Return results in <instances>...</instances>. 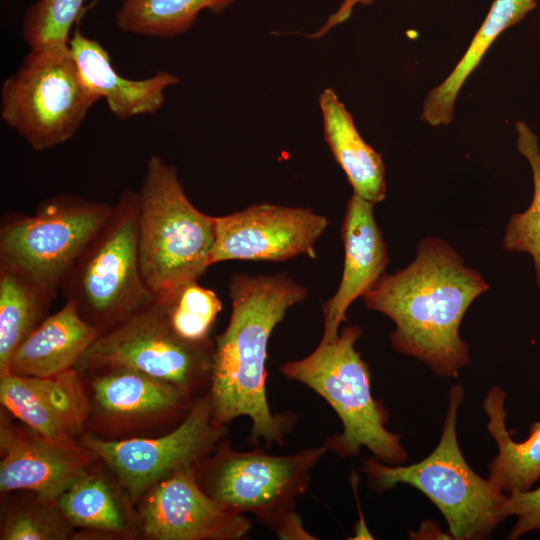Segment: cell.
I'll use <instances>...</instances> for the list:
<instances>
[{
  "label": "cell",
  "mask_w": 540,
  "mask_h": 540,
  "mask_svg": "<svg viewBox=\"0 0 540 540\" xmlns=\"http://www.w3.org/2000/svg\"><path fill=\"white\" fill-rule=\"evenodd\" d=\"M232 312L217 336L209 385L214 421L226 426L248 417L251 444L283 445L295 416L275 414L266 395V360L270 336L307 290L285 273L268 276L234 274L228 283Z\"/></svg>",
  "instance_id": "2"
},
{
  "label": "cell",
  "mask_w": 540,
  "mask_h": 540,
  "mask_svg": "<svg viewBox=\"0 0 540 540\" xmlns=\"http://www.w3.org/2000/svg\"><path fill=\"white\" fill-rule=\"evenodd\" d=\"M60 290L101 333L155 298L140 267L136 191L122 190L106 222L65 274Z\"/></svg>",
  "instance_id": "6"
},
{
  "label": "cell",
  "mask_w": 540,
  "mask_h": 540,
  "mask_svg": "<svg viewBox=\"0 0 540 540\" xmlns=\"http://www.w3.org/2000/svg\"><path fill=\"white\" fill-rule=\"evenodd\" d=\"M536 7V0H494L463 57L445 80L426 96L422 120L431 126L448 125L453 119L454 105L461 88L487 50L501 33L521 22Z\"/></svg>",
  "instance_id": "21"
},
{
  "label": "cell",
  "mask_w": 540,
  "mask_h": 540,
  "mask_svg": "<svg viewBox=\"0 0 540 540\" xmlns=\"http://www.w3.org/2000/svg\"><path fill=\"white\" fill-rule=\"evenodd\" d=\"M69 48L84 81L120 120L156 113L165 101V90L180 82L177 75L166 71L142 80L120 76L104 47L78 28L70 37Z\"/></svg>",
  "instance_id": "17"
},
{
  "label": "cell",
  "mask_w": 540,
  "mask_h": 540,
  "mask_svg": "<svg viewBox=\"0 0 540 540\" xmlns=\"http://www.w3.org/2000/svg\"><path fill=\"white\" fill-rule=\"evenodd\" d=\"M328 219L311 209L269 203L214 216L211 263L231 260L286 261L314 256V245Z\"/></svg>",
  "instance_id": "12"
},
{
  "label": "cell",
  "mask_w": 540,
  "mask_h": 540,
  "mask_svg": "<svg viewBox=\"0 0 540 540\" xmlns=\"http://www.w3.org/2000/svg\"><path fill=\"white\" fill-rule=\"evenodd\" d=\"M518 151L528 161L533 177V196L527 209L513 214L503 236V248L531 256L540 292V145L535 132L523 121L515 123Z\"/></svg>",
  "instance_id": "26"
},
{
  "label": "cell",
  "mask_w": 540,
  "mask_h": 540,
  "mask_svg": "<svg viewBox=\"0 0 540 540\" xmlns=\"http://www.w3.org/2000/svg\"><path fill=\"white\" fill-rule=\"evenodd\" d=\"M95 373L91 388L99 412L107 418L134 421L188 412L195 401L179 387L141 371L109 366Z\"/></svg>",
  "instance_id": "19"
},
{
  "label": "cell",
  "mask_w": 540,
  "mask_h": 540,
  "mask_svg": "<svg viewBox=\"0 0 540 540\" xmlns=\"http://www.w3.org/2000/svg\"><path fill=\"white\" fill-rule=\"evenodd\" d=\"M358 326H346L333 340H322L308 356L284 363L281 373L320 395L336 412L342 433L324 445L339 457H353L367 448L379 461L403 464L408 456L401 437L386 428L388 412L371 392L370 371L355 343Z\"/></svg>",
  "instance_id": "4"
},
{
  "label": "cell",
  "mask_w": 540,
  "mask_h": 540,
  "mask_svg": "<svg viewBox=\"0 0 540 540\" xmlns=\"http://www.w3.org/2000/svg\"><path fill=\"white\" fill-rule=\"evenodd\" d=\"M84 0H38L25 12L23 37L30 49L65 46Z\"/></svg>",
  "instance_id": "28"
},
{
  "label": "cell",
  "mask_w": 540,
  "mask_h": 540,
  "mask_svg": "<svg viewBox=\"0 0 540 540\" xmlns=\"http://www.w3.org/2000/svg\"><path fill=\"white\" fill-rule=\"evenodd\" d=\"M101 97L84 81L69 44L30 49L1 87V117L36 151L79 129Z\"/></svg>",
  "instance_id": "7"
},
{
  "label": "cell",
  "mask_w": 540,
  "mask_h": 540,
  "mask_svg": "<svg viewBox=\"0 0 540 540\" xmlns=\"http://www.w3.org/2000/svg\"><path fill=\"white\" fill-rule=\"evenodd\" d=\"M158 300L178 336L193 343L211 341L210 330L222 310V302L213 290L192 281Z\"/></svg>",
  "instance_id": "27"
},
{
  "label": "cell",
  "mask_w": 540,
  "mask_h": 540,
  "mask_svg": "<svg viewBox=\"0 0 540 540\" xmlns=\"http://www.w3.org/2000/svg\"><path fill=\"white\" fill-rule=\"evenodd\" d=\"M235 0H123L116 24L124 32L169 38L190 29L198 14L220 13Z\"/></svg>",
  "instance_id": "24"
},
{
  "label": "cell",
  "mask_w": 540,
  "mask_h": 540,
  "mask_svg": "<svg viewBox=\"0 0 540 540\" xmlns=\"http://www.w3.org/2000/svg\"><path fill=\"white\" fill-rule=\"evenodd\" d=\"M505 514L507 517L510 515L516 517V522L508 535L510 540L518 539L534 530L540 531V487L508 493Z\"/></svg>",
  "instance_id": "30"
},
{
  "label": "cell",
  "mask_w": 540,
  "mask_h": 540,
  "mask_svg": "<svg viewBox=\"0 0 540 540\" xmlns=\"http://www.w3.org/2000/svg\"><path fill=\"white\" fill-rule=\"evenodd\" d=\"M214 342L193 343L171 327L163 304L154 298L102 332L75 368L90 372L124 366L167 381L189 395L210 385Z\"/></svg>",
  "instance_id": "10"
},
{
  "label": "cell",
  "mask_w": 540,
  "mask_h": 540,
  "mask_svg": "<svg viewBox=\"0 0 540 540\" xmlns=\"http://www.w3.org/2000/svg\"><path fill=\"white\" fill-rule=\"evenodd\" d=\"M506 393L493 386L483 409L488 416L487 430L498 446L497 456L488 464L489 480L505 494L532 488L540 478V421L533 423L529 436L514 441L506 429Z\"/></svg>",
  "instance_id": "22"
},
{
  "label": "cell",
  "mask_w": 540,
  "mask_h": 540,
  "mask_svg": "<svg viewBox=\"0 0 540 540\" xmlns=\"http://www.w3.org/2000/svg\"><path fill=\"white\" fill-rule=\"evenodd\" d=\"M56 504L71 526L118 533L125 530V508L109 482L86 473L68 488Z\"/></svg>",
  "instance_id": "25"
},
{
  "label": "cell",
  "mask_w": 540,
  "mask_h": 540,
  "mask_svg": "<svg viewBox=\"0 0 540 540\" xmlns=\"http://www.w3.org/2000/svg\"><path fill=\"white\" fill-rule=\"evenodd\" d=\"M325 445L289 455L267 454L260 449L240 452L220 445L194 465L201 488L226 508L251 513L270 527L294 510L305 494L310 472L327 452Z\"/></svg>",
  "instance_id": "9"
},
{
  "label": "cell",
  "mask_w": 540,
  "mask_h": 540,
  "mask_svg": "<svg viewBox=\"0 0 540 540\" xmlns=\"http://www.w3.org/2000/svg\"><path fill=\"white\" fill-rule=\"evenodd\" d=\"M100 334L73 302L66 301L16 348L4 374L49 377L75 368Z\"/></svg>",
  "instance_id": "18"
},
{
  "label": "cell",
  "mask_w": 540,
  "mask_h": 540,
  "mask_svg": "<svg viewBox=\"0 0 540 540\" xmlns=\"http://www.w3.org/2000/svg\"><path fill=\"white\" fill-rule=\"evenodd\" d=\"M489 287L446 241L426 237L415 259L382 275L363 300L367 309L394 322L389 338L395 351L424 362L438 376L456 377L470 363L459 334L462 319Z\"/></svg>",
  "instance_id": "1"
},
{
  "label": "cell",
  "mask_w": 540,
  "mask_h": 540,
  "mask_svg": "<svg viewBox=\"0 0 540 540\" xmlns=\"http://www.w3.org/2000/svg\"><path fill=\"white\" fill-rule=\"evenodd\" d=\"M463 396L462 385L454 384L441 438L426 458L410 465H389L369 458L361 470L369 486L380 493L401 483L417 488L443 514L453 539L479 540L489 537L507 518V494L474 472L463 457L456 430Z\"/></svg>",
  "instance_id": "5"
},
{
  "label": "cell",
  "mask_w": 540,
  "mask_h": 540,
  "mask_svg": "<svg viewBox=\"0 0 540 540\" xmlns=\"http://www.w3.org/2000/svg\"><path fill=\"white\" fill-rule=\"evenodd\" d=\"M55 297L16 269L0 264V375L16 348L48 316Z\"/></svg>",
  "instance_id": "23"
},
{
  "label": "cell",
  "mask_w": 540,
  "mask_h": 540,
  "mask_svg": "<svg viewBox=\"0 0 540 540\" xmlns=\"http://www.w3.org/2000/svg\"><path fill=\"white\" fill-rule=\"evenodd\" d=\"M269 528L273 530L280 539H316V537L305 530L302 519L295 510L281 516Z\"/></svg>",
  "instance_id": "31"
},
{
  "label": "cell",
  "mask_w": 540,
  "mask_h": 540,
  "mask_svg": "<svg viewBox=\"0 0 540 540\" xmlns=\"http://www.w3.org/2000/svg\"><path fill=\"white\" fill-rule=\"evenodd\" d=\"M374 203L353 193L341 228L344 266L339 287L323 305L322 340L335 339L349 306L384 275L389 262L383 235L374 218Z\"/></svg>",
  "instance_id": "16"
},
{
  "label": "cell",
  "mask_w": 540,
  "mask_h": 540,
  "mask_svg": "<svg viewBox=\"0 0 540 540\" xmlns=\"http://www.w3.org/2000/svg\"><path fill=\"white\" fill-rule=\"evenodd\" d=\"M2 408L0 417V490H27L37 498L56 502L78 479L88 473L94 456L85 446L50 442L12 423Z\"/></svg>",
  "instance_id": "14"
},
{
  "label": "cell",
  "mask_w": 540,
  "mask_h": 540,
  "mask_svg": "<svg viewBox=\"0 0 540 540\" xmlns=\"http://www.w3.org/2000/svg\"><path fill=\"white\" fill-rule=\"evenodd\" d=\"M113 209L71 194L43 200L32 214L10 212L0 221V264L56 296L61 282Z\"/></svg>",
  "instance_id": "8"
},
{
  "label": "cell",
  "mask_w": 540,
  "mask_h": 540,
  "mask_svg": "<svg viewBox=\"0 0 540 540\" xmlns=\"http://www.w3.org/2000/svg\"><path fill=\"white\" fill-rule=\"evenodd\" d=\"M71 526L56 502L37 498V503L8 511L1 529L2 540H62L69 537Z\"/></svg>",
  "instance_id": "29"
},
{
  "label": "cell",
  "mask_w": 540,
  "mask_h": 540,
  "mask_svg": "<svg viewBox=\"0 0 540 540\" xmlns=\"http://www.w3.org/2000/svg\"><path fill=\"white\" fill-rule=\"evenodd\" d=\"M144 534L155 540H240L252 523L209 496L194 466L181 468L153 486L141 505Z\"/></svg>",
  "instance_id": "13"
},
{
  "label": "cell",
  "mask_w": 540,
  "mask_h": 540,
  "mask_svg": "<svg viewBox=\"0 0 540 540\" xmlns=\"http://www.w3.org/2000/svg\"><path fill=\"white\" fill-rule=\"evenodd\" d=\"M373 1L374 0H344L338 10L328 18L326 23L317 32L310 35V38H320L334 26L345 22L351 16L352 10L357 4L370 5Z\"/></svg>",
  "instance_id": "32"
},
{
  "label": "cell",
  "mask_w": 540,
  "mask_h": 540,
  "mask_svg": "<svg viewBox=\"0 0 540 540\" xmlns=\"http://www.w3.org/2000/svg\"><path fill=\"white\" fill-rule=\"evenodd\" d=\"M319 106L325 141L353 193L374 204L384 200L386 180L381 154L362 138L352 115L333 89L322 92Z\"/></svg>",
  "instance_id": "20"
},
{
  "label": "cell",
  "mask_w": 540,
  "mask_h": 540,
  "mask_svg": "<svg viewBox=\"0 0 540 540\" xmlns=\"http://www.w3.org/2000/svg\"><path fill=\"white\" fill-rule=\"evenodd\" d=\"M80 371L69 369L49 377L0 375V400L10 415L46 440L64 446L80 445L89 401Z\"/></svg>",
  "instance_id": "15"
},
{
  "label": "cell",
  "mask_w": 540,
  "mask_h": 540,
  "mask_svg": "<svg viewBox=\"0 0 540 540\" xmlns=\"http://www.w3.org/2000/svg\"><path fill=\"white\" fill-rule=\"evenodd\" d=\"M138 197V252L144 281L164 298L198 279L212 265L214 216L187 197L174 165L153 155Z\"/></svg>",
  "instance_id": "3"
},
{
  "label": "cell",
  "mask_w": 540,
  "mask_h": 540,
  "mask_svg": "<svg viewBox=\"0 0 540 540\" xmlns=\"http://www.w3.org/2000/svg\"><path fill=\"white\" fill-rule=\"evenodd\" d=\"M226 426L213 419L209 393L195 400L181 423L157 438L104 440L86 435L82 444L114 473L137 501L175 471L194 466L220 445Z\"/></svg>",
  "instance_id": "11"
}]
</instances>
